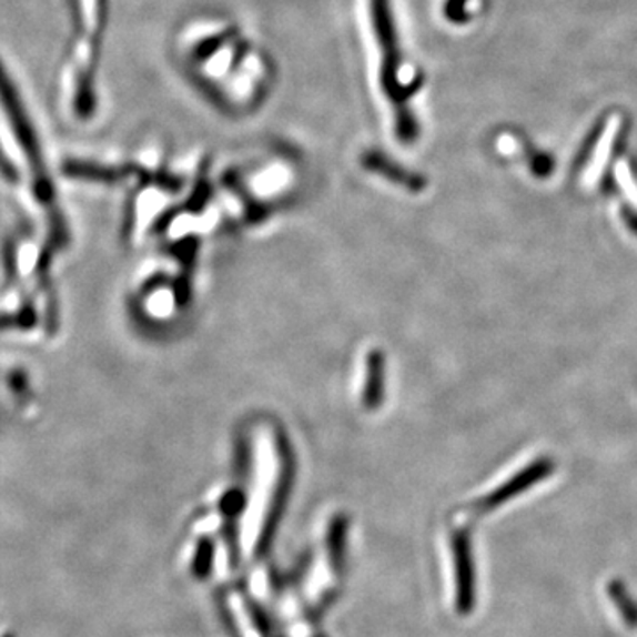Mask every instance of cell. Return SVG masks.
<instances>
[{
	"instance_id": "cell-1",
	"label": "cell",
	"mask_w": 637,
	"mask_h": 637,
	"mask_svg": "<svg viewBox=\"0 0 637 637\" xmlns=\"http://www.w3.org/2000/svg\"><path fill=\"white\" fill-rule=\"evenodd\" d=\"M372 23L376 31L377 44L383 53V88L395 110H397V133L402 142H413L418 136V124L407 109V100L416 89L402 80V55L398 49L397 32L393 27L390 0H371Z\"/></svg>"
},
{
	"instance_id": "cell-2",
	"label": "cell",
	"mask_w": 637,
	"mask_h": 637,
	"mask_svg": "<svg viewBox=\"0 0 637 637\" xmlns=\"http://www.w3.org/2000/svg\"><path fill=\"white\" fill-rule=\"evenodd\" d=\"M452 546L457 573V609L461 615H469L475 607V562L469 533H455Z\"/></svg>"
},
{
	"instance_id": "cell-3",
	"label": "cell",
	"mask_w": 637,
	"mask_h": 637,
	"mask_svg": "<svg viewBox=\"0 0 637 637\" xmlns=\"http://www.w3.org/2000/svg\"><path fill=\"white\" fill-rule=\"evenodd\" d=\"M553 472H555V464L550 463L549 458H538L535 463L529 464L526 469L517 473L507 484H503L499 489L493 491L487 498L482 499L481 507L484 510L499 507V505L515 498L523 491H528L532 485L544 481Z\"/></svg>"
},
{
	"instance_id": "cell-4",
	"label": "cell",
	"mask_w": 637,
	"mask_h": 637,
	"mask_svg": "<svg viewBox=\"0 0 637 637\" xmlns=\"http://www.w3.org/2000/svg\"><path fill=\"white\" fill-rule=\"evenodd\" d=\"M607 592L611 595L613 603L618 607L620 615L624 616V620L629 624V627L637 629V603L630 597L627 586L621 580H611L607 586Z\"/></svg>"
},
{
	"instance_id": "cell-5",
	"label": "cell",
	"mask_w": 637,
	"mask_h": 637,
	"mask_svg": "<svg viewBox=\"0 0 637 637\" xmlns=\"http://www.w3.org/2000/svg\"><path fill=\"white\" fill-rule=\"evenodd\" d=\"M368 163H371L372 169H376V171H380L381 174L386 175L390 180L404 184V186L413 190V192H418V190H422L425 186L424 180H422L419 175L410 174V172L404 171L401 166L386 162L384 158H371Z\"/></svg>"
},
{
	"instance_id": "cell-6",
	"label": "cell",
	"mask_w": 637,
	"mask_h": 637,
	"mask_svg": "<svg viewBox=\"0 0 637 637\" xmlns=\"http://www.w3.org/2000/svg\"><path fill=\"white\" fill-rule=\"evenodd\" d=\"M383 386L384 358L380 353H372L371 360H368L367 392H365V402H367V406L374 407L380 404Z\"/></svg>"
},
{
	"instance_id": "cell-7",
	"label": "cell",
	"mask_w": 637,
	"mask_h": 637,
	"mask_svg": "<svg viewBox=\"0 0 637 637\" xmlns=\"http://www.w3.org/2000/svg\"><path fill=\"white\" fill-rule=\"evenodd\" d=\"M553 166H555V162H553L547 154H538V156H535V160H533L532 171L533 174L538 175V178H546V175H549L550 171H553Z\"/></svg>"
},
{
	"instance_id": "cell-8",
	"label": "cell",
	"mask_w": 637,
	"mask_h": 637,
	"mask_svg": "<svg viewBox=\"0 0 637 637\" xmlns=\"http://www.w3.org/2000/svg\"><path fill=\"white\" fill-rule=\"evenodd\" d=\"M621 216H624L625 222L629 225L630 231L637 234V213H633L630 210L621 211Z\"/></svg>"
}]
</instances>
